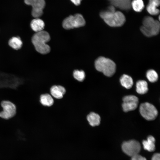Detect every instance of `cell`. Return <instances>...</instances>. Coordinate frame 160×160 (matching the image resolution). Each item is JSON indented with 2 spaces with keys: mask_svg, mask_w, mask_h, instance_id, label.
Instances as JSON below:
<instances>
[{
  "mask_svg": "<svg viewBox=\"0 0 160 160\" xmlns=\"http://www.w3.org/2000/svg\"><path fill=\"white\" fill-rule=\"evenodd\" d=\"M155 140L153 136H148L147 140L143 141L142 144L144 149L150 152L153 151L155 149Z\"/></svg>",
  "mask_w": 160,
  "mask_h": 160,
  "instance_id": "cell-14",
  "label": "cell"
},
{
  "mask_svg": "<svg viewBox=\"0 0 160 160\" xmlns=\"http://www.w3.org/2000/svg\"><path fill=\"white\" fill-rule=\"evenodd\" d=\"M139 111L141 115L146 120H153L158 114L156 108L152 104L148 102L141 103L140 106Z\"/></svg>",
  "mask_w": 160,
  "mask_h": 160,
  "instance_id": "cell-6",
  "label": "cell"
},
{
  "mask_svg": "<svg viewBox=\"0 0 160 160\" xmlns=\"http://www.w3.org/2000/svg\"><path fill=\"white\" fill-rule=\"evenodd\" d=\"M22 42L19 37H13L9 41V45L13 49L18 50L22 47Z\"/></svg>",
  "mask_w": 160,
  "mask_h": 160,
  "instance_id": "cell-20",
  "label": "cell"
},
{
  "mask_svg": "<svg viewBox=\"0 0 160 160\" xmlns=\"http://www.w3.org/2000/svg\"><path fill=\"white\" fill-rule=\"evenodd\" d=\"M131 7L135 11L140 12L143 10L144 5L142 0H133L131 2Z\"/></svg>",
  "mask_w": 160,
  "mask_h": 160,
  "instance_id": "cell-21",
  "label": "cell"
},
{
  "mask_svg": "<svg viewBox=\"0 0 160 160\" xmlns=\"http://www.w3.org/2000/svg\"><path fill=\"white\" fill-rule=\"evenodd\" d=\"M74 78L80 81H83L85 77V73L83 70H75L73 73Z\"/></svg>",
  "mask_w": 160,
  "mask_h": 160,
  "instance_id": "cell-23",
  "label": "cell"
},
{
  "mask_svg": "<svg viewBox=\"0 0 160 160\" xmlns=\"http://www.w3.org/2000/svg\"><path fill=\"white\" fill-rule=\"evenodd\" d=\"M111 5L124 10H128L131 7V0H108Z\"/></svg>",
  "mask_w": 160,
  "mask_h": 160,
  "instance_id": "cell-11",
  "label": "cell"
},
{
  "mask_svg": "<svg viewBox=\"0 0 160 160\" xmlns=\"http://www.w3.org/2000/svg\"><path fill=\"white\" fill-rule=\"evenodd\" d=\"M131 160H147L145 158L138 154L132 157Z\"/></svg>",
  "mask_w": 160,
  "mask_h": 160,
  "instance_id": "cell-24",
  "label": "cell"
},
{
  "mask_svg": "<svg viewBox=\"0 0 160 160\" xmlns=\"http://www.w3.org/2000/svg\"><path fill=\"white\" fill-rule=\"evenodd\" d=\"M50 39L49 33L43 30L36 32L33 35L32 42L38 52L41 54H45L49 53L50 51V47L47 44Z\"/></svg>",
  "mask_w": 160,
  "mask_h": 160,
  "instance_id": "cell-2",
  "label": "cell"
},
{
  "mask_svg": "<svg viewBox=\"0 0 160 160\" xmlns=\"http://www.w3.org/2000/svg\"><path fill=\"white\" fill-rule=\"evenodd\" d=\"M65 89L63 86L60 85L53 86L50 89L51 95L57 99L62 98L65 92Z\"/></svg>",
  "mask_w": 160,
  "mask_h": 160,
  "instance_id": "cell-13",
  "label": "cell"
},
{
  "mask_svg": "<svg viewBox=\"0 0 160 160\" xmlns=\"http://www.w3.org/2000/svg\"><path fill=\"white\" fill-rule=\"evenodd\" d=\"M160 155L159 153H156L153 156L151 160H160Z\"/></svg>",
  "mask_w": 160,
  "mask_h": 160,
  "instance_id": "cell-25",
  "label": "cell"
},
{
  "mask_svg": "<svg viewBox=\"0 0 160 160\" xmlns=\"http://www.w3.org/2000/svg\"><path fill=\"white\" fill-rule=\"evenodd\" d=\"M122 104L123 110L124 112H127L135 110L137 107L139 99L137 97L133 95L124 96L123 98Z\"/></svg>",
  "mask_w": 160,
  "mask_h": 160,
  "instance_id": "cell-10",
  "label": "cell"
},
{
  "mask_svg": "<svg viewBox=\"0 0 160 160\" xmlns=\"http://www.w3.org/2000/svg\"><path fill=\"white\" fill-rule=\"evenodd\" d=\"M143 25L140 30L144 35L147 37H151L158 34L159 32V22L150 16L145 17L143 21Z\"/></svg>",
  "mask_w": 160,
  "mask_h": 160,
  "instance_id": "cell-4",
  "label": "cell"
},
{
  "mask_svg": "<svg viewBox=\"0 0 160 160\" xmlns=\"http://www.w3.org/2000/svg\"><path fill=\"white\" fill-rule=\"evenodd\" d=\"M136 91L140 94L143 95L146 93L148 90L147 82L143 80H140L136 83Z\"/></svg>",
  "mask_w": 160,
  "mask_h": 160,
  "instance_id": "cell-17",
  "label": "cell"
},
{
  "mask_svg": "<svg viewBox=\"0 0 160 160\" xmlns=\"http://www.w3.org/2000/svg\"><path fill=\"white\" fill-rule=\"evenodd\" d=\"M100 16L107 24L113 27L122 26L126 20L123 14L120 11H116L115 7L112 5L106 10L101 12Z\"/></svg>",
  "mask_w": 160,
  "mask_h": 160,
  "instance_id": "cell-1",
  "label": "cell"
},
{
  "mask_svg": "<svg viewBox=\"0 0 160 160\" xmlns=\"http://www.w3.org/2000/svg\"><path fill=\"white\" fill-rule=\"evenodd\" d=\"M71 1L76 5H80L81 0H71Z\"/></svg>",
  "mask_w": 160,
  "mask_h": 160,
  "instance_id": "cell-26",
  "label": "cell"
},
{
  "mask_svg": "<svg viewBox=\"0 0 160 160\" xmlns=\"http://www.w3.org/2000/svg\"><path fill=\"white\" fill-rule=\"evenodd\" d=\"M159 0H149L148 4L146 7V9L151 15H157L159 13V10L157 7L159 6Z\"/></svg>",
  "mask_w": 160,
  "mask_h": 160,
  "instance_id": "cell-12",
  "label": "cell"
},
{
  "mask_svg": "<svg viewBox=\"0 0 160 160\" xmlns=\"http://www.w3.org/2000/svg\"><path fill=\"white\" fill-rule=\"evenodd\" d=\"M120 83L123 87L127 89L131 88L133 84L132 77L127 74H123L120 78Z\"/></svg>",
  "mask_w": 160,
  "mask_h": 160,
  "instance_id": "cell-18",
  "label": "cell"
},
{
  "mask_svg": "<svg viewBox=\"0 0 160 160\" xmlns=\"http://www.w3.org/2000/svg\"><path fill=\"white\" fill-rule=\"evenodd\" d=\"M24 2L26 4L32 6L33 17L39 18L42 15L45 5L44 0H24Z\"/></svg>",
  "mask_w": 160,
  "mask_h": 160,
  "instance_id": "cell-8",
  "label": "cell"
},
{
  "mask_svg": "<svg viewBox=\"0 0 160 160\" xmlns=\"http://www.w3.org/2000/svg\"><path fill=\"white\" fill-rule=\"evenodd\" d=\"M146 76L148 80L151 82H155L158 79V76L157 73L153 69L148 70L147 72Z\"/></svg>",
  "mask_w": 160,
  "mask_h": 160,
  "instance_id": "cell-22",
  "label": "cell"
},
{
  "mask_svg": "<svg viewBox=\"0 0 160 160\" xmlns=\"http://www.w3.org/2000/svg\"><path fill=\"white\" fill-rule=\"evenodd\" d=\"M30 25L32 29L36 32H37L43 30L45 24L42 20L36 18L31 21Z\"/></svg>",
  "mask_w": 160,
  "mask_h": 160,
  "instance_id": "cell-15",
  "label": "cell"
},
{
  "mask_svg": "<svg viewBox=\"0 0 160 160\" xmlns=\"http://www.w3.org/2000/svg\"><path fill=\"white\" fill-rule=\"evenodd\" d=\"M87 119L90 125L92 126H98L100 123V116L95 112H91L87 115Z\"/></svg>",
  "mask_w": 160,
  "mask_h": 160,
  "instance_id": "cell-16",
  "label": "cell"
},
{
  "mask_svg": "<svg viewBox=\"0 0 160 160\" xmlns=\"http://www.w3.org/2000/svg\"><path fill=\"white\" fill-rule=\"evenodd\" d=\"M40 102L43 105L50 106L54 103V100L52 96L48 94L41 95L40 97Z\"/></svg>",
  "mask_w": 160,
  "mask_h": 160,
  "instance_id": "cell-19",
  "label": "cell"
},
{
  "mask_svg": "<svg viewBox=\"0 0 160 160\" xmlns=\"http://www.w3.org/2000/svg\"><path fill=\"white\" fill-rule=\"evenodd\" d=\"M95 68L98 71L102 72L106 76L111 77L115 73L116 65L112 60L103 57H100L95 61Z\"/></svg>",
  "mask_w": 160,
  "mask_h": 160,
  "instance_id": "cell-3",
  "label": "cell"
},
{
  "mask_svg": "<svg viewBox=\"0 0 160 160\" xmlns=\"http://www.w3.org/2000/svg\"><path fill=\"white\" fill-rule=\"evenodd\" d=\"M85 24V21L82 15L76 14L65 18L63 21L62 25L64 29L69 30L83 26Z\"/></svg>",
  "mask_w": 160,
  "mask_h": 160,
  "instance_id": "cell-5",
  "label": "cell"
},
{
  "mask_svg": "<svg viewBox=\"0 0 160 160\" xmlns=\"http://www.w3.org/2000/svg\"><path fill=\"white\" fill-rule=\"evenodd\" d=\"M3 111L0 112V117L4 119H8L13 116L16 113V107L14 104L8 101L1 103Z\"/></svg>",
  "mask_w": 160,
  "mask_h": 160,
  "instance_id": "cell-9",
  "label": "cell"
},
{
  "mask_svg": "<svg viewBox=\"0 0 160 160\" xmlns=\"http://www.w3.org/2000/svg\"><path fill=\"white\" fill-rule=\"evenodd\" d=\"M122 149L126 154L132 157L138 154L141 150V146L138 141L131 140L122 143Z\"/></svg>",
  "mask_w": 160,
  "mask_h": 160,
  "instance_id": "cell-7",
  "label": "cell"
}]
</instances>
